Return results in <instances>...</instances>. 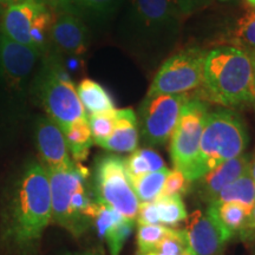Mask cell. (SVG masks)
Segmentation results:
<instances>
[{"mask_svg": "<svg viewBox=\"0 0 255 255\" xmlns=\"http://www.w3.org/2000/svg\"><path fill=\"white\" fill-rule=\"evenodd\" d=\"M51 9L41 0H17L2 12L0 33L45 55L55 19Z\"/></svg>", "mask_w": 255, "mask_h": 255, "instance_id": "7", "label": "cell"}, {"mask_svg": "<svg viewBox=\"0 0 255 255\" xmlns=\"http://www.w3.org/2000/svg\"><path fill=\"white\" fill-rule=\"evenodd\" d=\"M171 229L173 228L161 225L138 226L136 234L138 255L154 251L159 245V242L170 234Z\"/></svg>", "mask_w": 255, "mask_h": 255, "instance_id": "27", "label": "cell"}, {"mask_svg": "<svg viewBox=\"0 0 255 255\" xmlns=\"http://www.w3.org/2000/svg\"><path fill=\"white\" fill-rule=\"evenodd\" d=\"M36 144L40 163L46 170L71 168V158L62 129L49 117H40L36 126Z\"/></svg>", "mask_w": 255, "mask_h": 255, "instance_id": "12", "label": "cell"}, {"mask_svg": "<svg viewBox=\"0 0 255 255\" xmlns=\"http://www.w3.org/2000/svg\"><path fill=\"white\" fill-rule=\"evenodd\" d=\"M250 155L242 154L219 164L218 167L191 182L195 184L197 197L206 203L213 202L223 188L247 173L250 168Z\"/></svg>", "mask_w": 255, "mask_h": 255, "instance_id": "15", "label": "cell"}, {"mask_svg": "<svg viewBox=\"0 0 255 255\" xmlns=\"http://www.w3.org/2000/svg\"><path fill=\"white\" fill-rule=\"evenodd\" d=\"M136 222L138 226L159 225L158 210L157 207H156L155 201L139 203L138 213H137L136 216Z\"/></svg>", "mask_w": 255, "mask_h": 255, "instance_id": "30", "label": "cell"}, {"mask_svg": "<svg viewBox=\"0 0 255 255\" xmlns=\"http://www.w3.org/2000/svg\"><path fill=\"white\" fill-rule=\"evenodd\" d=\"M62 131L73 161H76V163L85 161L94 144L88 117L71 123Z\"/></svg>", "mask_w": 255, "mask_h": 255, "instance_id": "21", "label": "cell"}, {"mask_svg": "<svg viewBox=\"0 0 255 255\" xmlns=\"http://www.w3.org/2000/svg\"><path fill=\"white\" fill-rule=\"evenodd\" d=\"M158 210L159 223L165 227H176L178 223L187 220L188 214L181 195L158 197L155 200Z\"/></svg>", "mask_w": 255, "mask_h": 255, "instance_id": "26", "label": "cell"}, {"mask_svg": "<svg viewBox=\"0 0 255 255\" xmlns=\"http://www.w3.org/2000/svg\"><path fill=\"white\" fill-rule=\"evenodd\" d=\"M248 171H250V175L255 182V150L250 158V168H248Z\"/></svg>", "mask_w": 255, "mask_h": 255, "instance_id": "33", "label": "cell"}, {"mask_svg": "<svg viewBox=\"0 0 255 255\" xmlns=\"http://www.w3.org/2000/svg\"><path fill=\"white\" fill-rule=\"evenodd\" d=\"M41 1L43 2H45V4L49 6V7H51V8H55V6H56V1L57 0H41Z\"/></svg>", "mask_w": 255, "mask_h": 255, "instance_id": "34", "label": "cell"}, {"mask_svg": "<svg viewBox=\"0 0 255 255\" xmlns=\"http://www.w3.org/2000/svg\"><path fill=\"white\" fill-rule=\"evenodd\" d=\"M248 142L246 123L237 111L229 108L208 111L199 158L189 176L190 183L223 162L244 154Z\"/></svg>", "mask_w": 255, "mask_h": 255, "instance_id": "4", "label": "cell"}, {"mask_svg": "<svg viewBox=\"0 0 255 255\" xmlns=\"http://www.w3.org/2000/svg\"><path fill=\"white\" fill-rule=\"evenodd\" d=\"M221 1H227V0H221Z\"/></svg>", "mask_w": 255, "mask_h": 255, "instance_id": "41", "label": "cell"}, {"mask_svg": "<svg viewBox=\"0 0 255 255\" xmlns=\"http://www.w3.org/2000/svg\"><path fill=\"white\" fill-rule=\"evenodd\" d=\"M36 91L47 117L62 130L76 121L88 117L75 83L55 56L46 57L44 60L36 79Z\"/></svg>", "mask_w": 255, "mask_h": 255, "instance_id": "5", "label": "cell"}, {"mask_svg": "<svg viewBox=\"0 0 255 255\" xmlns=\"http://www.w3.org/2000/svg\"><path fill=\"white\" fill-rule=\"evenodd\" d=\"M116 117L117 109L88 116L94 143L98 145L107 138H109L115 129Z\"/></svg>", "mask_w": 255, "mask_h": 255, "instance_id": "28", "label": "cell"}, {"mask_svg": "<svg viewBox=\"0 0 255 255\" xmlns=\"http://www.w3.org/2000/svg\"><path fill=\"white\" fill-rule=\"evenodd\" d=\"M169 174V169L165 167L161 170L152 171L142 175V176L130 178L139 202H151L157 199L162 188H163L164 181Z\"/></svg>", "mask_w": 255, "mask_h": 255, "instance_id": "25", "label": "cell"}, {"mask_svg": "<svg viewBox=\"0 0 255 255\" xmlns=\"http://www.w3.org/2000/svg\"><path fill=\"white\" fill-rule=\"evenodd\" d=\"M213 202H237L251 213L255 203V182L250 171L223 188Z\"/></svg>", "mask_w": 255, "mask_h": 255, "instance_id": "22", "label": "cell"}, {"mask_svg": "<svg viewBox=\"0 0 255 255\" xmlns=\"http://www.w3.org/2000/svg\"><path fill=\"white\" fill-rule=\"evenodd\" d=\"M127 0H57L55 9L81 18L85 24H104L111 20Z\"/></svg>", "mask_w": 255, "mask_h": 255, "instance_id": "17", "label": "cell"}, {"mask_svg": "<svg viewBox=\"0 0 255 255\" xmlns=\"http://www.w3.org/2000/svg\"><path fill=\"white\" fill-rule=\"evenodd\" d=\"M92 191L97 202L109 206L124 218L135 221L141 202L130 182L123 157L102 155L96 159Z\"/></svg>", "mask_w": 255, "mask_h": 255, "instance_id": "6", "label": "cell"}, {"mask_svg": "<svg viewBox=\"0 0 255 255\" xmlns=\"http://www.w3.org/2000/svg\"><path fill=\"white\" fill-rule=\"evenodd\" d=\"M119 26L124 49L144 64L168 55L182 30V13L175 0H127Z\"/></svg>", "mask_w": 255, "mask_h": 255, "instance_id": "1", "label": "cell"}, {"mask_svg": "<svg viewBox=\"0 0 255 255\" xmlns=\"http://www.w3.org/2000/svg\"><path fill=\"white\" fill-rule=\"evenodd\" d=\"M139 130L137 115L131 108L117 109L115 129L109 138L100 143L101 148L114 152H132L138 146Z\"/></svg>", "mask_w": 255, "mask_h": 255, "instance_id": "18", "label": "cell"}, {"mask_svg": "<svg viewBox=\"0 0 255 255\" xmlns=\"http://www.w3.org/2000/svg\"><path fill=\"white\" fill-rule=\"evenodd\" d=\"M245 1L250 6V8H255V0H245Z\"/></svg>", "mask_w": 255, "mask_h": 255, "instance_id": "38", "label": "cell"}, {"mask_svg": "<svg viewBox=\"0 0 255 255\" xmlns=\"http://www.w3.org/2000/svg\"><path fill=\"white\" fill-rule=\"evenodd\" d=\"M182 15H189L208 4L209 0H175Z\"/></svg>", "mask_w": 255, "mask_h": 255, "instance_id": "32", "label": "cell"}, {"mask_svg": "<svg viewBox=\"0 0 255 255\" xmlns=\"http://www.w3.org/2000/svg\"><path fill=\"white\" fill-rule=\"evenodd\" d=\"M98 237L107 242L111 255H120L121 251L131 235L135 221L129 220L111 207L98 202L94 218Z\"/></svg>", "mask_w": 255, "mask_h": 255, "instance_id": "16", "label": "cell"}, {"mask_svg": "<svg viewBox=\"0 0 255 255\" xmlns=\"http://www.w3.org/2000/svg\"><path fill=\"white\" fill-rule=\"evenodd\" d=\"M201 95L195 97L225 108L250 107L255 103V63L240 47L216 46L207 51Z\"/></svg>", "mask_w": 255, "mask_h": 255, "instance_id": "3", "label": "cell"}, {"mask_svg": "<svg viewBox=\"0 0 255 255\" xmlns=\"http://www.w3.org/2000/svg\"><path fill=\"white\" fill-rule=\"evenodd\" d=\"M17 1V0H0V4H4V5H9L12 2Z\"/></svg>", "mask_w": 255, "mask_h": 255, "instance_id": "39", "label": "cell"}, {"mask_svg": "<svg viewBox=\"0 0 255 255\" xmlns=\"http://www.w3.org/2000/svg\"><path fill=\"white\" fill-rule=\"evenodd\" d=\"M52 218L49 175L40 162L31 161L15 184L5 238L19 251H30Z\"/></svg>", "mask_w": 255, "mask_h": 255, "instance_id": "2", "label": "cell"}, {"mask_svg": "<svg viewBox=\"0 0 255 255\" xmlns=\"http://www.w3.org/2000/svg\"><path fill=\"white\" fill-rule=\"evenodd\" d=\"M207 50L199 46L183 49L163 60L146 96L182 95L202 84Z\"/></svg>", "mask_w": 255, "mask_h": 255, "instance_id": "8", "label": "cell"}, {"mask_svg": "<svg viewBox=\"0 0 255 255\" xmlns=\"http://www.w3.org/2000/svg\"><path fill=\"white\" fill-rule=\"evenodd\" d=\"M44 53L0 33V72L12 84H20L33 71Z\"/></svg>", "mask_w": 255, "mask_h": 255, "instance_id": "13", "label": "cell"}, {"mask_svg": "<svg viewBox=\"0 0 255 255\" xmlns=\"http://www.w3.org/2000/svg\"><path fill=\"white\" fill-rule=\"evenodd\" d=\"M229 45L255 53V8H248L226 37Z\"/></svg>", "mask_w": 255, "mask_h": 255, "instance_id": "23", "label": "cell"}, {"mask_svg": "<svg viewBox=\"0 0 255 255\" xmlns=\"http://www.w3.org/2000/svg\"><path fill=\"white\" fill-rule=\"evenodd\" d=\"M188 247L195 255H223L228 238L207 212L197 209L187 218Z\"/></svg>", "mask_w": 255, "mask_h": 255, "instance_id": "11", "label": "cell"}, {"mask_svg": "<svg viewBox=\"0 0 255 255\" xmlns=\"http://www.w3.org/2000/svg\"><path fill=\"white\" fill-rule=\"evenodd\" d=\"M207 115L208 105L206 102L195 96L189 97L181 111L173 135L169 139V151L174 167L182 171L188 181L199 158Z\"/></svg>", "mask_w": 255, "mask_h": 255, "instance_id": "9", "label": "cell"}, {"mask_svg": "<svg viewBox=\"0 0 255 255\" xmlns=\"http://www.w3.org/2000/svg\"><path fill=\"white\" fill-rule=\"evenodd\" d=\"M141 255H168V254L161 253V252H158V251H151V252H148V253H144Z\"/></svg>", "mask_w": 255, "mask_h": 255, "instance_id": "35", "label": "cell"}, {"mask_svg": "<svg viewBox=\"0 0 255 255\" xmlns=\"http://www.w3.org/2000/svg\"><path fill=\"white\" fill-rule=\"evenodd\" d=\"M215 220L228 240L240 232L250 212L237 202H212L206 210Z\"/></svg>", "mask_w": 255, "mask_h": 255, "instance_id": "19", "label": "cell"}, {"mask_svg": "<svg viewBox=\"0 0 255 255\" xmlns=\"http://www.w3.org/2000/svg\"><path fill=\"white\" fill-rule=\"evenodd\" d=\"M76 89H77L79 101L89 116L116 109L113 96L101 83L85 78Z\"/></svg>", "mask_w": 255, "mask_h": 255, "instance_id": "20", "label": "cell"}, {"mask_svg": "<svg viewBox=\"0 0 255 255\" xmlns=\"http://www.w3.org/2000/svg\"><path fill=\"white\" fill-rule=\"evenodd\" d=\"M252 56H253V59H254V63H255V53H251ZM254 108H255V103H254Z\"/></svg>", "mask_w": 255, "mask_h": 255, "instance_id": "40", "label": "cell"}, {"mask_svg": "<svg viewBox=\"0 0 255 255\" xmlns=\"http://www.w3.org/2000/svg\"><path fill=\"white\" fill-rule=\"evenodd\" d=\"M181 255H195V254H194V253H193V251H191L189 247H187V248H186V250H184V251H183V253H182V254H181Z\"/></svg>", "mask_w": 255, "mask_h": 255, "instance_id": "37", "label": "cell"}, {"mask_svg": "<svg viewBox=\"0 0 255 255\" xmlns=\"http://www.w3.org/2000/svg\"><path fill=\"white\" fill-rule=\"evenodd\" d=\"M65 255H100L97 253H91V252H85V253H68Z\"/></svg>", "mask_w": 255, "mask_h": 255, "instance_id": "36", "label": "cell"}, {"mask_svg": "<svg viewBox=\"0 0 255 255\" xmlns=\"http://www.w3.org/2000/svg\"><path fill=\"white\" fill-rule=\"evenodd\" d=\"M238 234L241 240L246 242L255 241V203Z\"/></svg>", "mask_w": 255, "mask_h": 255, "instance_id": "31", "label": "cell"}, {"mask_svg": "<svg viewBox=\"0 0 255 255\" xmlns=\"http://www.w3.org/2000/svg\"><path fill=\"white\" fill-rule=\"evenodd\" d=\"M190 184L191 183L188 181V178L184 176L182 171L177 170V169H174L173 171H169L168 176L164 181L163 188H162L158 197L181 195V194L187 193V190L189 189Z\"/></svg>", "mask_w": 255, "mask_h": 255, "instance_id": "29", "label": "cell"}, {"mask_svg": "<svg viewBox=\"0 0 255 255\" xmlns=\"http://www.w3.org/2000/svg\"><path fill=\"white\" fill-rule=\"evenodd\" d=\"M90 33L81 18L58 12L50 28V41L60 52L70 56H82L89 49Z\"/></svg>", "mask_w": 255, "mask_h": 255, "instance_id": "14", "label": "cell"}, {"mask_svg": "<svg viewBox=\"0 0 255 255\" xmlns=\"http://www.w3.org/2000/svg\"><path fill=\"white\" fill-rule=\"evenodd\" d=\"M188 94L146 96L138 109L139 137L146 146L164 145L180 119Z\"/></svg>", "mask_w": 255, "mask_h": 255, "instance_id": "10", "label": "cell"}, {"mask_svg": "<svg viewBox=\"0 0 255 255\" xmlns=\"http://www.w3.org/2000/svg\"><path fill=\"white\" fill-rule=\"evenodd\" d=\"M124 164L130 178L161 170L165 168L163 158L151 149H136L130 156L124 158Z\"/></svg>", "mask_w": 255, "mask_h": 255, "instance_id": "24", "label": "cell"}]
</instances>
